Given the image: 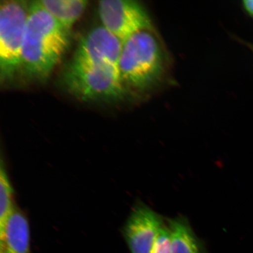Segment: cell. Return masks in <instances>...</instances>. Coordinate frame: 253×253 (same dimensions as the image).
Here are the masks:
<instances>
[{"instance_id":"4","label":"cell","mask_w":253,"mask_h":253,"mask_svg":"<svg viewBox=\"0 0 253 253\" xmlns=\"http://www.w3.org/2000/svg\"><path fill=\"white\" fill-rule=\"evenodd\" d=\"M30 11L26 1L2 0L0 4V77L9 80L20 71L22 47Z\"/></svg>"},{"instance_id":"9","label":"cell","mask_w":253,"mask_h":253,"mask_svg":"<svg viewBox=\"0 0 253 253\" xmlns=\"http://www.w3.org/2000/svg\"><path fill=\"white\" fill-rule=\"evenodd\" d=\"M172 253H207L187 219L179 216L168 220Z\"/></svg>"},{"instance_id":"11","label":"cell","mask_w":253,"mask_h":253,"mask_svg":"<svg viewBox=\"0 0 253 253\" xmlns=\"http://www.w3.org/2000/svg\"><path fill=\"white\" fill-rule=\"evenodd\" d=\"M14 191L2 158L0 167V230L4 229L17 207L14 201Z\"/></svg>"},{"instance_id":"3","label":"cell","mask_w":253,"mask_h":253,"mask_svg":"<svg viewBox=\"0 0 253 253\" xmlns=\"http://www.w3.org/2000/svg\"><path fill=\"white\" fill-rule=\"evenodd\" d=\"M68 92L84 102L113 103L126 96L118 66H88L70 62L62 77Z\"/></svg>"},{"instance_id":"10","label":"cell","mask_w":253,"mask_h":253,"mask_svg":"<svg viewBox=\"0 0 253 253\" xmlns=\"http://www.w3.org/2000/svg\"><path fill=\"white\" fill-rule=\"evenodd\" d=\"M37 1L69 31L82 17L88 5L86 0H40Z\"/></svg>"},{"instance_id":"6","label":"cell","mask_w":253,"mask_h":253,"mask_svg":"<svg viewBox=\"0 0 253 253\" xmlns=\"http://www.w3.org/2000/svg\"><path fill=\"white\" fill-rule=\"evenodd\" d=\"M123 42L100 25L82 38L71 60L77 64L118 66Z\"/></svg>"},{"instance_id":"14","label":"cell","mask_w":253,"mask_h":253,"mask_svg":"<svg viewBox=\"0 0 253 253\" xmlns=\"http://www.w3.org/2000/svg\"><path fill=\"white\" fill-rule=\"evenodd\" d=\"M248 46L249 47V48L251 49L252 52L253 53V44L248 43Z\"/></svg>"},{"instance_id":"1","label":"cell","mask_w":253,"mask_h":253,"mask_svg":"<svg viewBox=\"0 0 253 253\" xmlns=\"http://www.w3.org/2000/svg\"><path fill=\"white\" fill-rule=\"evenodd\" d=\"M69 32L37 1L30 3L21 51L25 77L37 81L49 77L68 48Z\"/></svg>"},{"instance_id":"13","label":"cell","mask_w":253,"mask_h":253,"mask_svg":"<svg viewBox=\"0 0 253 253\" xmlns=\"http://www.w3.org/2000/svg\"><path fill=\"white\" fill-rule=\"evenodd\" d=\"M242 5L246 13L253 18V0H245L242 2Z\"/></svg>"},{"instance_id":"12","label":"cell","mask_w":253,"mask_h":253,"mask_svg":"<svg viewBox=\"0 0 253 253\" xmlns=\"http://www.w3.org/2000/svg\"><path fill=\"white\" fill-rule=\"evenodd\" d=\"M151 253H172L169 227L166 224L161 227Z\"/></svg>"},{"instance_id":"5","label":"cell","mask_w":253,"mask_h":253,"mask_svg":"<svg viewBox=\"0 0 253 253\" xmlns=\"http://www.w3.org/2000/svg\"><path fill=\"white\" fill-rule=\"evenodd\" d=\"M103 27L123 43L132 35L152 30L149 14L144 6L133 0H103L98 3Z\"/></svg>"},{"instance_id":"7","label":"cell","mask_w":253,"mask_h":253,"mask_svg":"<svg viewBox=\"0 0 253 253\" xmlns=\"http://www.w3.org/2000/svg\"><path fill=\"white\" fill-rule=\"evenodd\" d=\"M162 217L142 202H137L123 227L130 253H151L161 227Z\"/></svg>"},{"instance_id":"8","label":"cell","mask_w":253,"mask_h":253,"mask_svg":"<svg viewBox=\"0 0 253 253\" xmlns=\"http://www.w3.org/2000/svg\"><path fill=\"white\" fill-rule=\"evenodd\" d=\"M0 253H31L29 222L17 208L0 230Z\"/></svg>"},{"instance_id":"2","label":"cell","mask_w":253,"mask_h":253,"mask_svg":"<svg viewBox=\"0 0 253 253\" xmlns=\"http://www.w3.org/2000/svg\"><path fill=\"white\" fill-rule=\"evenodd\" d=\"M118 67L127 89L144 91L159 81L164 72L163 52L152 30L139 31L123 43Z\"/></svg>"}]
</instances>
